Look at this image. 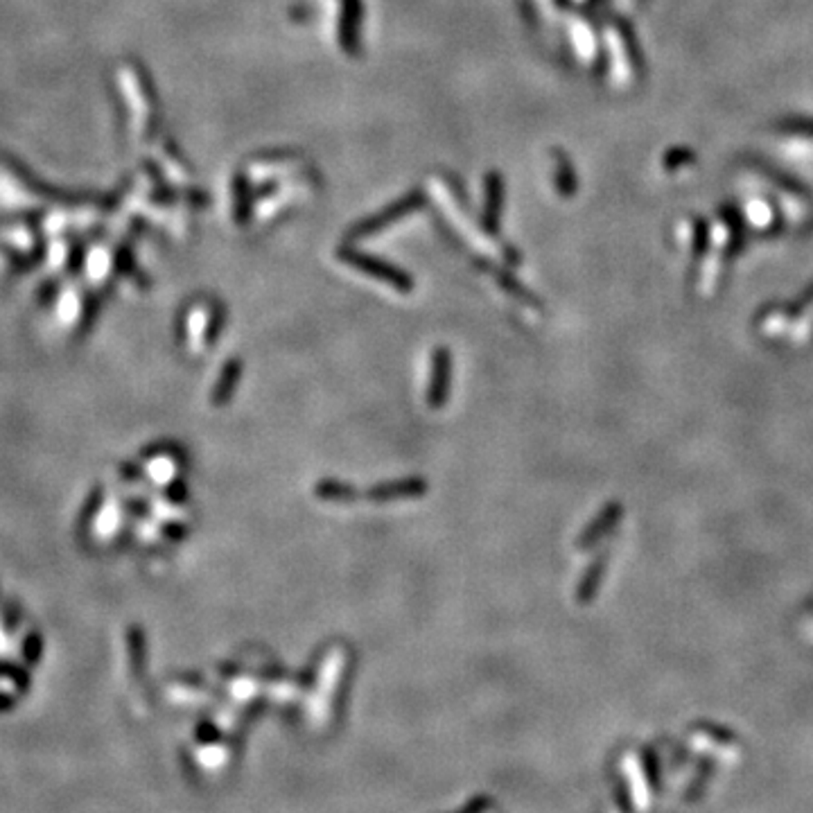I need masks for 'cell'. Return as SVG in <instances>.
I'll return each instance as SVG.
<instances>
[{"mask_svg":"<svg viewBox=\"0 0 813 813\" xmlns=\"http://www.w3.org/2000/svg\"><path fill=\"white\" fill-rule=\"evenodd\" d=\"M348 260L355 267H360L361 271H366V274L375 276V279H382L384 283L393 285L397 292H409V289H412V280L406 279L405 274H400L397 269H393V267L384 265V262H378L373 260V258L364 256H348Z\"/></svg>","mask_w":813,"mask_h":813,"instance_id":"cell-3","label":"cell"},{"mask_svg":"<svg viewBox=\"0 0 813 813\" xmlns=\"http://www.w3.org/2000/svg\"><path fill=\"white\" fill-rule=\"evenodd\" d=\"M240 375H242V360L233 357V360L226 361V366L222 369L220 379H217V387L213 391V405H226L231 400V396L235 393L240 384Z\"/></svg>","mask_w":813,"mask_h":813,"instance_id":"cell-4","label":"cell"},{"mask_svg":"<svg viewBox=\"0 0 813 813\" xmlns=\"http://www.w3.org/2000/svg\"><path fill=\"white\" fill-rule=\"evenodd\" d=\"M450 379H452V355L448 348H436L432 352V373L427 387V405L432 409H441L448 402Z\"/></svg>","mask_w":813,"mask_h":813,"instance_id":"cell-1","label":"cell"},{"mask_svg":"<svg viewBox=\"0 0 813 813\" xmlns=\"http://www.w3.org/2000/svg\"><path fill=\"white\" fill-rule=\"evenodd\" d=\"M315 495L319 499H324V502H337V504L355 502V499L360 498L355 486L346 484V481L342 480H321L319 484L315 486Z\"/></svg>","mask_w":813,"mask_h":813,"instance_id":"cell-5","label":"cell"},{"mask_svg":"<svg viewBox=\"0 0 813 813\" xmlns=\"http://www.w3.org/2000/svg\"><path fill=\"white\" fill-rule=\"evenodd\" d=\"M427 493V481L421 477H405V480L384 481L369 490V499L373 502H396V499H416Z\"/></svg>","mask_w":813,"mask_h":813,"instance_id":"cell-2","label":"cell"}]
</instances>
